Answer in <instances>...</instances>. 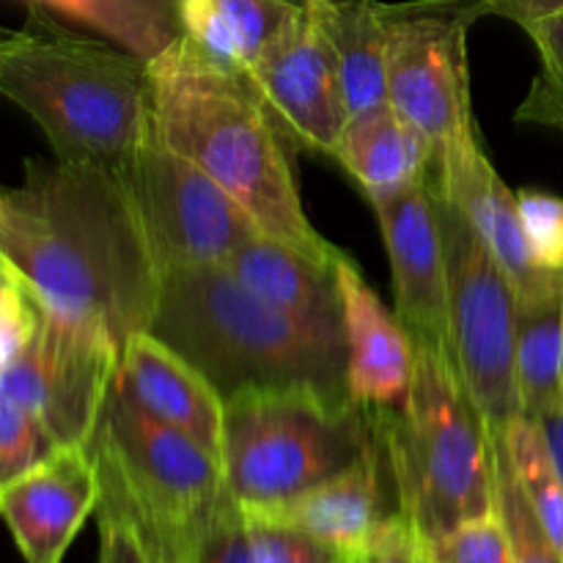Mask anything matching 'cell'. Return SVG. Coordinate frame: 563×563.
<instances>
[{
	"label": "cell",
	"mask_w": 563,
	"mask_h": 563,
	"mask_svg": "<svg viewBox=\"0 0 563 563\" xmlns=\"http://www.w3.org/2000/svg\"><path fill=\"white\" fill-rule=\"evenodd\" d=\"M0 258L38 308L99 324L121 346L148 330L165 267L124 174L27 159L0 187Z\"/></svg>",
	"instance_id": "cell-1"
},
{
	"label": "cell",
	"mask_w": 563,
	"mask_h": 563,
	"mask_svg": "<svg viewBox=\"0 0 563 563\" xmlns=\"http://www.w3.org/2000/svg\"><path fill=\"white\" fill-rule=\"evenodd\" d=\"M148 82L157 141L218 181L262 234L324 264L344 256L308 220L289 132L247 77L220 66L181 33L148 60Z\"/></svg>",
	"instance_id": "cell-2"
},
{
	"label": "cell",
	"mask_w": 563,
	"mask_h": 563,
	"mask_svg": "<svg viewBox=\"0 0 563 563\" xmlns=\"http://www.w3.org/2000/svg\"><path fill=\"white\" fill-rule=\"evenodd\" d=\"M0 97L36 121L66 165L119 174L157 141L148 60L69 31L38 3L25 25L0 31Z\"/></svg>",
	"instance_id": "cell-3"
},
{
	"label": "cell",
	"mask_w": 563,
	"mask_h": 563,
	"mask_svg": "<svg viewBox=\"0 0 563 563\" xmlns=\"http://www.w3.org/2000/svg\"><path fill=\"white\" fill-rule=\"evenodd\" d=\"M148 333L192 363L223 399L291 385L346 394L344 333L269 306L225 264L165 269Z\"/></svg>",
	"instance_id": "cell-4"
},
{
	"label": "cell",
	"mask_w": 563,
	"mask_h": 563,
	"mask_svg": "<svg viewBox=\"0 0 563 563\" xmlns=\"http://www.w3.org/2000/svg\"><path fill=\"white\" fill-rule=\"evenodd\" d=\"M412 346L410 405L405 412H374V418L388 454L396 509L427 542H438L462 522L498 511L495 449L449 344L412 339Z\"/></svg>",
	"instance_id": "cell-5"
},
{
	"label": "cell",
	"mask_w": 563,
	"mask_h": 563,
	"mask_svg": "<svg viewBox=\"0 0 563 563\" xmlns=\"http://www.w3.org/2000/svg\"><path fill=\"white\" fill-rule=\"evenodd\" d=\"M374 440V412L346 394L245 388L225 399V493L242 511H275L355 465Z\"/></svg>",
	"instance_id": "cell-6"
},
{
	"label": "cell",
	"mask_w": 563,
	"mask_h": 563,
	"mask_svg": "<svg viewBox=\"0 0 563 563\" xmlns=\"http://www.w3.org/2000/svg\"><path fill=\"white\" fill-rule=\"evenodd\" d=\"M88 449L99 476L119 489L148 542L176 553L201 533L229 495L220 460L148 416L119 383L110 388Z\"/></svg>",
	"instance_id": "cell-7"
},
{
	"label": "cell",
	"mask_w": 563,
	"mask_h": 563,
	"mask_svg": "<svg viewBox=\"0 0 563 563\" xmlns=\"http://www.w3.org/2000/svg\"><path fill=\"white\" fill-rule=\"evenodd\" d=\"M440 218L451 361L487 427L506 429L526 416L517 388V291L487 242L443 192Z\"/></svg>",
	"instance_id": "cell-8"
},
{
	"label": "cell",
	"mask_w": 563,
	"mask_h": 563,
	"mask_svg": "<svg viewBox=\"0 0 563 563\" xmlns=\"http://www.w3.org/2000/svg\"><path fill=\"white\" fill-rule=\"evenodd\" d=\"M385 22L388 102L443 154L476 135L467 33L495 14V0L379 3Z\"/></svg>",
	"instance_id": "cell-9"
},
{
	"label": "cell",
	"mask_w": 563,
	"mask_h": 563,
	"mask_svg": "<svg viewBox=\"0 0 563 563\" xmlns=\"http://www.w3.org/2000/svg\"><path fill=\"white\" fill-rule=\"evenodd\" d=\"M121 344L99 324L38 308L33 339L0 372V394L31 412L60 445H88L115 383Z\"/></svg>",
	"instance_id": "cell-10"
},
{
	"label": "cell",
	"mask_w": 563,
	"mask_h": 563,
	"mask_svg": "<svg viewBox=\"0 0 563 563\" xmlns=\"http://www.w3.org/2000/svg\"><path fill=\"white\" fill-rule=\"evenodd\" d=\"M121 174L165 269L225 264L236 247L262 234L218 181L159 141Z\"/></svg>",
	"instance_id": "cell-11"
},
{
	"label": "cell",
	"mask_w": 563,
	"mask_h": 563,
	"mask_svg": "<svg viewBox=\"0 0 563 563\" xmlns=\"http://www.w3.org/2000/svg\"><path fill=\"white\" fill-rule=\"evenodd\" d=\"M247 80L297 143L333 154L350 110L335 49L311 9L264 53Z\"/></svg>",
	"instance_id": "cell-12"
},
{
	"label": "cell",
	"mask_w": 563,
	"mask_h": 563,
	"mask_svg": "<svg viewBox=\"0 0 563 563\" xmlns=\"http://www.w3.org/2000/svg\"><path fill=\"white\" fill-rule=\"evenodd\" d=\"M394 275L396 317L412 339L449 344L445 322V240L434 176L390 196L368 198Z\"/></svg>",
	"instance_id": "cell-13"
},
{
	"label": "cell",
	"mask_w": 563,
	"mask_h": 563,
	"mask_svg": "<svg viewBox=\"0 0 563 563\" xmlns=\"http://www.w3.org/2000/svg\"><path fill=\"white\" fill-rule=\"evenodd\" d=\"M438 190L460 209L478 231L517 291V302H531L563 289V275L539 267L528 245L517 192L500 179L476 135L465 137L434 157Z\"/></svg>",
	"instance_id": "cell-14"
},
{
	"label": "cell",
	"mask_w": 563,
	"mask_h": 563,
	"mask_svg": "<svg viewBox=\"0 0 563 563\" xmlns=\"http://www.w3.org/2000/svg\"><path fill=\"white\" fill-rule=\"evenodd\" d=\"M102 495L88 445L58 449L0 495V520L25 563H60Z\"/></svg>",
	"instance_id": "cell-15"
},
{
	"label": "cell",
	"mask_w": 563,
	"mask_h": 563,
	"mask_svg": "<svg viewBox=\"0 0 563 563\" xmlns=\"http://www.w3.org/2000/svg\"><path fill=\"white\" fill-rule=\"evenodd\" d=\"M344 308L346 396L372 412H405L416 377V346L350 256L335 264Z\"/></svg>",
	"instance_id": "cell-16"
},
{
	"label": "cell",
	"mask_w": 563,
	"mask_h": 563,
	"mask_svg": "<svg viewBox=\"0 0 563 563\" xmlns=\"http://www.w3.org/2000/svg\"><path fill=\"white\" fill-rule=\"evenodd\" d=\"M115 383L148 416L179 429L220 460L225 399L192 363L157 335L141 330L124 341Z\"/></svg>",
	"instance_id": "cell-17"
},
{
	"label": "cell",
	"mask_w": 563,
	"mask_h": 563,
	"mask_svg": "<svg viewBox=\"0 0 563 563\" xmlns=\"http://www.w3.org/2000/svg\"><path fill=\"white\" fill-rule=\"evenodd\" d=\"M385 467H388V454H385L383 434L377 427V440L344 473L319 484L311 493L300 495L280 509L247 511V515L280 517V520L295 522L313 537L324 539L350 559H363L379 522L390 515V511H383Z\"/></svg>",
	"instance_id": "cell-18"
},
{
	"label": "cell",
	"mask_w": 563,
	"mask_h": 563,
	"mask_svg": "<svg viewBox=\"0 0 563 563\" xmlns=\"http://www.w3.org/2000/svg\"><path fill=\"white\" fill-rule=\"evenodd\" d=\"M335 264L317 262L275 236L256 234L231 253L225 267L242 286H247L269 306L302 322L344 333V308H341Z\"/></svg>",
	"instance_id": "cell-19"
},
{
	"label": "cell",
	"mask_w": 563,
	"mask_h": 563,
	"mask_svg": "<svg viewBox=\"0 0 563 563\" xmlns=\"http://www.w3.org/2000/svg\"><path fill=\"white\" fill-rule=\"evenodd\" d=\"M330 157L339 159L363 192L374 198L427 179L438 152L394 104L383 102L346 119Z\"/></svg>",
	"instance_id": "cell-20"
},
{
	"label": "cell",
	"mask_w": 563,
	"mask_h": 563,
	"mask_svg": "<svg viewBox=\"0 0 563 563\" xmlns=\"http://www.w3.org/2000/svg\"><path fill=\"white\" fill-rule=\"evenodd\" d=\"M308 5L291 0H181V33L225 69L247 77Z\"/></svg>",
	"instance_id": "cell-21"
},
{
	"label": "cell",
	"mask_w": 563,
	"mask_h": 563,
	"mask_svg": "<svg viewBox=\"0 0 563 563\" xmlns=\"http://www.w3.org/2000/svg\"><path fill=\"white\" fill-rule=\"evenodd\" d=\"M328 33L339 58L346 110L361 113L388 102V66H385V22L377 0L350 5H308Z\"/></svg>",
	"instance_id": "cell-22"
},
{
	"label": "cell",
	"mask_w": 563,
	"mask_h": 563,
	"mask_svg": "<svg viewBox=\"0 0 563 563\" xmlns=\"http://www.w3.org/2000/svg\"><path fill=\"white\" fill-rule=\"evenodd\" d=\"M517 388L528 418L563 401V289L517 302Z\"/></svg>",
	"instance_id": "cell-23"
},
{
	"label": "cell",
	"mask_w": 563,
	"mask_h": 563,
	"mask_svg": "<svg viewBox=\"0 0 563 563\" xmlns=\"http://www.w3.org/2000/svg\"><path fill=\"white\" fill-rule=\"evenodd\" d=\"M60 11L108 42L152 60L181 36V0H27Z\"/></svg>",
	"instance_id": "cell-24"
},
{
	"label": "cell",
	"mask_w": 563,
	"mask_h": 563,
	"mask_svg": "<svg viewBox=\"0 0 563 563\" xmlns=\"http://www.w3.org/2000/svg\"><path fill=\"white\" fill-rule=\"evenodd\" d=\"M504 440L517 478H520L539 522L548 531L555 550L563 555V482L550 460L542 432L531 418L520 416L504 429Z\"/></svg>",
	"instance_id": "cell-25"
},
{
	"label": "cell",
	"mask_w": 563,
	"mask_h": 563,
	"mask_svg": "<svg viewBox=\"0 0 563 563\" xmlns=\"http://www.w3.org/2000/svg\"><path fill=\"white\" fill-rule=\"evenodd\" d=\"M495 449V498H498V515L504 520L506 533L511 542L515 563H563V555L550 542L548 531L539 522L515 465H511L509 449H506L504 429H489Z\"/></svg>",
	"instance_id": "cell-26"
},
{
	"label": "cell",
	"mask_w": 563,
	"mask_h": 563,
	"mask_svg": "<svg viewBox=\"0 0 563 563\" xmlns=\"http://www.w3.org/2000/svg\"><path fill=\"white\" fill-rule=\"evenodd\" d=\"M58 449L60 445L31 412L0 394V495L36 471Z\"/></svg>",
	"instance_id": "cell-27"
},
{
	"label": "cell",
	"mask_w": 563,
	"mask_h": 563,
	"mask_svg": "<svg viewBox=\"0 0 563 563\" xmlns=\"http://www.w3.org/2000/svg\"><path fill=\"white\" fill-rule=\"evenodd\" d=\"M247 531H251L253 550L258 563H355L324 539L313 537L306 528L286 522L273 515H247Z\"/></svg>",
	"instance_id": "cell-28"
},
{
	"label": "cell",
	"mask_w": 563,
	"mask_h": 563,
	"mask_svg": "<svg viewBox=\"0 0 563 563\" xmlns=\"http://www.w3.org/2000/svg\"><path fill=\"white\" fill-rule=\"evenodd\" d=\"M176 555L181 563H258L245 511L234 504L231 495H225L201 533Z\"/></svg>",
	"instance_id": "cell-29"
},
{
	"label": "cell",
	"mask_w": 563,
	"mask_h": 563,
	"mask_svg": "<svg viewBox=\"0 0 563 563\" xmlns=\"http://www.w3.org/2000/svg\"><path fill=\"white\" fill-rule=\"evenodd\" d=\"M102 478V476H99ZM99 520V563H157L146 531L121 498L119 489L102 478L97 504Z\"/></svg>",
	"instance_id": "cell-30"
},
{
	"label": "cell",
	"mask_w": 563,
	"mask_h": 563,
	"mask_svg": "<svg viewBox=\"0 0 563 563\" xmlns=\"http://www.w3.org/2000/svg\"><path fill=\"white\" fill-rule=\"evenodd\" d=\"M429 544L438 563H515L509 533L498 511L462 522L460 528Z\"/></svg>",
	"instance_id": "cell-31"
},
{
	"label": "cell",
	"mask_w": 563,
	"mask_h": 563,
	"mask_svg": "<svg viewBox=\"0 0 563 563\" xmlns=\"http://www.w3.org/2000/svg\"><path fill=\"white\" fill-rule=\"evenodd\" d=\"M517 203L537 264L563 275V198L539 190H520Z\"/></svg>",
	"instance_id": "cell-32"
},
{
	"label": "cell",
	"mask_w": 563,
	"mask_h": 563,
	"mask_svg": "<svg viewBox=\"0 0 563 563\" xmlns=\"http://www.w3.org/2000/svg\"><path fill=\"white\" fill-rule=\"evenodd\" d=\"M361 563H438L434 561L432 544L423 539V533L401 515L399 509L390 511L379 522L372 544Z\"/></svg>",
	"instance_id": "cell-33"
},
{
	"label": "cell",
	"mask_w": 563,
	"mask_h": 563,
	"mask_svg": "<svg viewBox=\"0 0 563 563\" xmlns=\"http://www.w3.org/2000/svg\"><path fill=\"white\" fill-rule=\"evenodd\" d=\"M38 324V306L22 284L0 302V372L20 357Z\"/></svg>",
	"instance_id": "cell-34"
},
{
	"label": "cell",
	"mask_w": 563,
	"mask_h": 563,
	"mask_svg": "<svg viewBox=\"0 0 563 563\" xmlns=\"http://www.w3.org/2000/svg\"><path fill=\"white\" fill-rule=\"evenodd\" d=\"M522 31L537 44L539 58H542V77L563 93V9L537 22H528Z\"/></svg>",
	"instance_id": "cell-35"
},
{
	"label": "cell",
	"mask_w": 563,
	"mask_h": 563,
	"mask_svg": "<svg viewBox=\"0 0 563 563\" xmlns=\"http://www.w3.org/2000/svg\"><path fill=\"white\" fill-rule=\"evenodd\" d=\"M520 121H537V124L561 126L563 130V93L544 77H537L528 91L526 102L517 110Z\"/></svg>",
	"instance_id": "cell-36"
},
{
	"label": "cell",
	"mask_w": 563,
	"mask_h": 563,
	"mask_svg": "<svg viewBox=\"0 0 563 563\" xmlns=\"http://www.w3.org/2000/svg\"><path fill=\"white\" fill-rule=\"evenodd\" d=\"M559 9H563V0H495V14L517 22L520 27H526L528 22L542 20V16L553 14Z\"/></svg>",
	"instance_id": "cell-37"
},
{
	"label": "cell",
	"mask_w": 563,
	"mask_h": 563,
	"mask_svg": "<svg viewBox=\"0 0 563 563\" xmlns=\"http://www.w3.org/2000/svg\"><path fill=\"white\" fill-rule=\"evenodd\" d=\"M531 421L537 423L539 432H542L544 445H548L550 451V460H553L555 471H559L563 482V401L561 405L550 407V410H544L542 416L531 418Z\"/></svg>",
	"instance_id": "cell-38"
},
{
	"label": "cell",
	"mask_w": 563,
	"mask_h": 563,
	"mask_svg": "<svg viewBox=\"0 0 563 563\" xmlns=\"http://www.w3.org/2000/svg\"><path fill=\"white\" fill-rule=\"evenodd\" d=\"M16 284H20V278H16V275L11 273L9 264H5L3 258H0V302H3L5 297H9L11 291L16 289Z\"/></svg>",
	"instance_id": "cell-39"
},
{
	"label": "cell",
	"mask_w": 563,
	"mask_h": 563,
	"mask_svg": "<svg viewBox=\"0 0 563 563\" xmlns=\"http://www.w3.org/2000/svg\"><path fill=\"white\" fill-rule=\"evenodd\" d=\"M148 544H152V542H148ZM152 550H154V559H157V563H181V559L174 553V550L157 548V544H152Z\"/></svg>",
	"instance_id": "cell-40"
},
{
	"label": "cell",
	"mask_w": 563,
	"mask_h": 563,
	"mask_svg": "<svg viewBox=\"0 0 563 563\" xmlns=\"http://www.w3.org/2000/svg\"><path fill=\"white\" fill-rule=\"evenodd\" d=\"M350 3H357V0H308V5H328V9H333V5H350Z\"/></svg>",
	"instance_id": "cell-41"
},
{
	"label": "cell",
	"mask_w": 563,
	"mask_h": 563,
	"mask_svg": "<svg viewBox=\"0 0 563 563\" xmlns=\"http://www.w3.org/2000/svg\"><path fill=\"white\" fill-rule=\"evenodd\" d=\"M291 3H297V5H308V0H291Z\"/></svg>",
	"instance_id": "cell-42"
},
{
	"label": "cell",
	"mask_w": 563,
	"mask_h": 563,
	"mask_svg": "<svg viewBox=\"0 0 563 563\" xmlns=\"http://www.w3.org/2000/svg\"><path fill=\"white\" fill-rule=\"evenodd\" d=\"M361 561H363V559H361ZM361 561H355V563H361Z\"/></svg>",
	"instance_id": "cell-43"
}]
</instances>
